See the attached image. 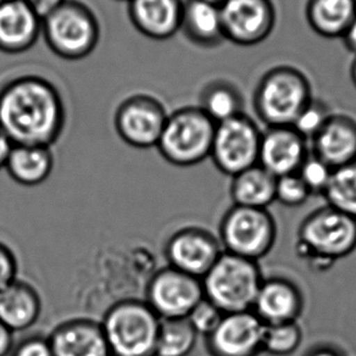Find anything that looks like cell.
<instances>
[{"label": "cell", "mask_w": 356, "mask_h": 356, "mask_svg": "<svg viewBox=\"0 0 356 356\" xmlns=\"http://www.w3.org/2000/svg\"><path fill=\"white\" fill-rule=\"evenodd\" d=\"M66 124L59 89L37 74H21L0 86V127L13 144L51 147Z\"/></svg>", "instance_id": "1"}, {"label": "cell", "mask_w": 356, "mask_h": 356, "mask_svg": "<svg viewBox=\"0 0 356 356\" xmlns=\"http://www.w3.org/2000/svg\"><path fill=\"white\" fill-rule=\"evenodd\" d=\"M294 250L309 270L326 273L356 250V218L328 205L302 218Z\"/></svg>", "instance_id": "2"}, {"label": "cell", "mask_w": 356, "mask_h": 356, "mask_svg": "<svg viewBox=\"0 0 356 356\" xmlns=\"http://www.w3.org/2000/svg\"><path fill=\"white\" fill-rule=\"evenodd\" d=\"M113 356H155L161 318L144 299L115 302L100 320Z\"/></svg>", "instance_id": "3"}, {"label": "cell", "mask_w": 356, "mask_h": 356, "mask_svg": "<svg viewBox=\"0 0 356 356\" xmlns=\"http://www.w3.org/2000/svg\"><path fill=\"white\" fill-rule=\"evenodd\" d=\"M312 100L310 81L300 70L282 65L268 70L257 82L252 105L267 127L292 126Z\"/></svg>", "instance_id": "4"}, {"label": "cell", "mask_w": 356, "mask_h": 356, "mask_svg": "<svg viewBox=\"0 0 356 356\" xmlns=\"http://www.w3.org/2000/svg\"><path fill=\"white\" fill-rule=\"evenodd\" d=\"M264 278L259 262L223 252L202 278L204 297L223 314L252 312Z\"/></svg>", "instance_id": "5"}, {"label": "cell", "mask_w": 356, "mask_h": 356, "mask_svg": "<svg viewBox=\"0 0 356 356\" xmlns=\"http://www.w3.org/2000/svg\"><path fill=\"white\" fill-rule=\"evenodd\" d=\"M42 35L56 56L70 61L82 60L99 43V21L87 4L66 0L43 17Z\"/></svg>", "instance_id": "6"}, {"label": "cell", "mask_w": 356, "mask_h": 356, "mask_svg": "<svg viewBox=\"0 0 356 356\" xmlns=\"http://www.w3.org/2000/svg\"><path fill=\"white\" fill-rule=\"evenodd\" d=\"M216 124L199 106L168 114L159 139V153L177 168H191L210 158Z\"/></svg>", "instance_id": "7"}, {"label": "cell", "mask_w": 356, "mask_h": 356, "mask_svg": "<svg viewBox=\"0 0 356 356\" xmlns=\"http://www.w3.org/2000/svg\"><path fill=\"white\" fill-rule=\"evenodd\" d=\"M218 239L223 252L260 261L277 241V223L268 209L232 205L218 225Z\"/></svg>", "instance_id": "8"}, {"label": "cell", "mask_w": 356, "mask_h": 356, "mask_svg": "<svg viewBox=\"0 0 356 356\" xmlns=\"http://www.w3.org/2000/svg\"><path fill=\"white\" fill-rule=\"evenodd\" d=\"M262 132L247 115L216 124L210 159L229 177L259 163Z\"/></svg>", "instance_id": "9"}, {"label": "cell", "mask_w": 356, "mask_h": 356, "mask_svg": "<svg viewBox=\"0 0 356 356\" xmlns=\"http://www.w3.org/2000/svg\"><path fill=\"white\" fill-rule=\"evenodd\" d=\"M204 298L200 278L168 265L154 271L144 293V300L161 320L187 318Z\"/></svg>", "instance_id": "10"}, {"label": "cell", "mask_w": 356, "mask_h": 356, "mask_svg": "<svg viewBox=\"0 0 356 356\" xmlns=\"http://www.w3.org/2000/svg\"><path fill=\"white\" fill-rule=\"evenodd\" d=\"M168 114L165 105L150 95H131L115 111L114 126L124 143L150 149L159 143Z\"/></svg>", "instance_id": "11"}, {"label": "cell", "mask_w": 356, "mask_h": 356, "mask_svg": "<svg viewBox=\"0 0 356 356\" xmlns=\"http://www.w3.org/2000/svg\"><path fill=\"white\" fill-rule=\"evenodd\" d=\"M222 252L218 236L197 225L178 228L163 245V255L168 266L200 280L210 271Z\"/></svg>", "instance_id": "12"}, {"label": "cell", "mask_w": 356, "mask_h": 356, "mask_svg": "<svg viewBox=\"0 0 356 356\" xmlns=\"http://www.w3.org/2000/svg\"><path fill=\"white\" fill-rule=\"evenodd\" d=\"M220 13L225 40L241 47L260 44L276 26L273 0H225Z\"/></svg>", "instance_id": "13"}, {"label": "cell", "mask_w": 356, "mask_h": 356, "mask_svg": "<svg viewBox=\"0 0 356 356\" xmlns=\"http://www.w3.org/2000/svg\"><path fill=\"white\" fill-rule=\"evenodd\" d=\"M265 323L252 312L225 314L218 326L204 338L210 356H259Z\"/></svg>", "instance_id": "14"}, {"label": "cell", "mask_w": 356, "mask_h": 356, "mask_svg": "<svg viewBox=\"0 0 356 356\" xmlns=\"http://www.w3.org/2000/svg\"><path fill=\"white\" fill-rule=\"evenodd\" d=\"M305 309L302 288L291 278H264L252 312L265 325L298 322Z\"/></svg>", "instance_id": "15"}, {"label": "cell", "mask_w": 356, "mask_h": 356, "mask_svg": "<svg viewBox=\"0 0 356 356\" xmlns=\"http://www.w3.org/2000/svg\"><path fill=\"white\" fill-rule=\"evenodd\" d=\"M307 142L292 126L267 127L262 132L257 165L276 178L297 173L309 155Z\"/></svg>", "instance_id": "16"}, {"label": "cell", "mask_w": 356, "mask_h": 356, "mask_svg": "<svg viewBox=\"0 0 356 356\" xmlns=\"http://www.w3.org/2000/svg\"><path fill=\"white\" fill-rule=\"evenodd\" d=\"M48 337L54 356H113L102 322L95 318H69Z\"/></svg>", "instance_id": "17"}, {"label": "cell", "mask_w": 356, "mask_h": 356, "mask_svg": "<svg viewBox=\"0 0 356 356\" xmlns=\"http://www.w3.org/2000/svg\"><path fill=\"white\" fill-rule=\"evenodd\" d=\"M42 20L26 1L0 3V51L10 55L29 51L42 35Z\"/></svg>", "instance_id": "18"}, {"label": "cell", "mask_w": 356, "mask_h": 356, "mask_svg": "<svg viewBox=\"0 0 356 356\" xmlns=\"http://www.w3.org/2000/svg\"><path fill=\"white\" fill-rule=\"evenodd\" d=\"M127 4L131 24L150 40H170L181 31L184 0H129Z\"/></svg>", "instance_id": "19"}, {"label": "cell", "mask_w": 356, "mask_h": 356, "mask_svg": "<svg viewBox=\"0 0 356 356\" xmlns=\"http://www.w3.org/2000/svg\"><path fill=\"white\" fill-rule=\"evenodd\" d=\"M312 154L330 168L356 161V120L346 114H332L312 140Z\"/></svg>", "instance_id": "20"}, {"label": "cell", "mask_w": 356, "mask_h": 356, "mask_svg": "<svg viewBox=\"0 0 356 356\" xmlns=\"http://www.w3.org/2000/svg\"><path fill=\"white\" fill-rule=\"evenodd\" d=\"M40 314L42 298L30 282L17 278L0 292V321L14 333L35 325Z\"/></svg>", "instance_id": "21"}, {"label": "cell", "mask_w": 356, "mask_h": 356, "mask_svg": "<svg viewBox=\"0 0 356 356\" xmlns=\"http://www.w3.org/2000/svg\"><path fill=\"white\" fill-rule=\"evenodd\" d=\"M181 31L193 44L216 48L226 40L220 6L208 0H184Z\"/></svg>", "instance_id": "22"}, {"label": "cell", "mask_w": 356, "mask_h": 356, "mask_svg": "<svg viewBox=\"0 0 356 356\" xmlns=\"http://www.w3.org/2000/svg\"><path fill=\"white\" fill-rule=\"evenodd\" d=\"M4 168L11 179L21 186L35 187L44 184L54 168L51 147L14 144Z\"/></svg>", "instance_id": "23"}, {"label": "cell", "mask_w": 356, "mask_h": 356, "mask_svg": "<svg viewBox=\"0 0 356 356\" xmlns=\"http://www.w3.org/2000/svg\"><path fill=\"white\" fill-rule=\"evenodd\" d=\"M356 16L355 0H307L305 17L317 35L341 38Z\"/></svg>", "instance_id": "24"}, {"label": "cell", "mask_w": 356, "mask_h": 356, "mask_svg": "<svg viewBox=\"0 0 356 356\" xmlns=\"http://www.w3.org/2000/svg\"><path fill=\"white\" fill-rule=\"evenodd\" d=\"M231 178L229 194L233 205L268 209L276 202L277 178L260 165H255Z\"/></svg>", "instance_id": "25"}, {"label": "cell", "mask_w": 356, "mask_h": 356, "mask_svg": "<svg viewBox=\"0 0 356 356\" xmlns=\"http://www.w3.org/2000/svg\"><path fill=\"white\" fill-rule=\"evenodd\" d=\"M199 108L218 124L243 113L242 95L232 83L213 81L202 90Z\"/></svg>", "instance_id": "26"}, {"label": "cell", "mask_w": 356, "mask_h": 356, "mask_svg": "<svg viewBox=\"0 0 356 356\" xmlns=\"http://www.w3.org/2000/svg\"><path fill=\"white\" fill-rule=\"evenodd\" d=\"M198 337L188 318L161 320L155 356H188Z\"/></svg>", "instance_id": "27"}, {"label": "cell", "mask_w": 356, "mask_h": 356, "mask_svg": "<svg viewBox=\"0 0 356 356\" xmlns=\"http://www.w3.org/2000/svg\"><path fill=\"white\" fill-rule=\"evenodd\" d=\"M323 198L328 207L356 218V161L333 170Z\"/></svg>", "instance_id": "28"}, {"label": "cell", "mask_w": 356, "mask_h": 356, "mask_svg": "<svg viewBox=\"0 0 356 356\" xmlns=\"http://www.w3.org/2000/svg\"><path fill=\"white\" fill-rule=\"evenodd\" d=\"M302 328L298 322L265 325L262 337V354L271 356H289L302 343Z\"/></svg>", "instance_id": "29"}, {"label": "cell", "mask_w": 356, "mask_h": 356, "mask_svg": "<svg viewBox=\"0 0 356 356\" xmlns=\"http://www.w3.org/2000/svg\"><path fill=\"white\" fill-rule=\"evenodd\" d=\"M331 109L321 100L314 99L300 111L293 122V129L307 140H312L331 118Z\"/></svg>", "instance_id": "30"}, {"label": "cell", "mask_w": 356, "mask_h": 356, "mask_svg": "<svg viewBox=\"0 0 356 356\" xmlns=\"http://www.w3.org/2000/svg\"><path fill=\"white\" fill-rule=\"evenodd\" d=\"M312 194L298 173L277 178L276 202L287 208H298L307 203Z\"/></svg>", "instance_id": "31"}, {"label": "cell", "mask_w": 356, "mask_h": 356, "mask_svg": "<svg viewBox=\"0 0 356 356\" xmlns=\"http://www.w3.org/2000/svg\"><path fill=\"white\" fill-rule=\"evenodd\" d=\"M332 172L333 168L312 153L307 155L297 173L312 194L323 195L327 186L330 184Z\"/></svg>", "instance_id": "32"}, {"label": "cell", "mask_w": 356, "mask_h": 356, "mask_svg": "<svg viewBox=\"0 0 356 356\" xmlns=\"http://www.w3.org/2000/svg\"><path fill=\"white\" fill-rule=\"evenodd\" d=\"M223 314L216 305L209 302L207 298H204L193 312L189 314L188 321L193 326L199 336L208 337L213 333V330L218 326V323L222 320Z\"/></svg>", "instance_id": "33"}, {"label": "cell", "mask_w": 356, "mask_h": 356, "mask_svg": "<svg viewBox=\"0 0 356 356\" xmlns=\"http://www.w3.org/2000/svg\"><path fill=\"white\" fill-rule=\"evenodd\" d=\"M9 356H54L49 337L33 333L15 341Z\"/></svg>", "instance_id": "34"}, {"label": "cell", "mask_w": 356, "mask_h": 356, "mask_svg": "<svg viewBox=\"0 0 356 356\" xmlns=\"http://www.w3.org/2000/svg\"><path fill=\"white\" fill-rule=\"evenodd\" d=\"M19 262L15 252L6 243L0 242V292L17 280Z\"/></svg>", "instance_id": "35"}, {"label": "cell", "mask_w": 356, "mask_h": 356, "mask_svg": "<svg viewBox=\"0 0 356 356\" xmlns=\"http://www.w3.org/2000/svg\"><path fill=\"white\" fill-rule=\"evenodd\" d=\"M302 356H346L341 346L333 343H317L309 348Z\"/></svg>", "instance_id": "36"}, {"label": "cell", "mask_w": 356, "mask_h": 356, "mask_svg": "<svg viewBox=\"0 0 356 356\" xmlns=\"http://www.w3.org/2000/svg\"><path fill=\"white\" fill-rule=\"evenodd\" d=\"M14 346H15L14 332L0 321V356L10 355Z\"/></svg>", "instance_id": "37"}, {"label": "cell", "mask_w": 356, "mask_h": 356, "mask_svg": "<svg viewBox=\"0 0 356 356\" xmlns=\"http://www.w3.org/2000/svg\"><path fill=\"white\" fill-rule=\"evenodd\" d=\"M65 1L66 0H32L30 6L43 19L45 16L49 15L50 13L54 11L56 8H59Z\"/></svg>", "instance_id": "38"}, {"label": "cell", "mask_w": 356, "mask_h": 356, "mask_svg": "<svg viewBox=\"0 0 356 356\" xmlns=\"http://www.w3.org/2000/svg\"><path fill=\"white\" fill-rule=\"evenodd\" d=\"M14 144L11 142L8 134L4 132V129L0 127V170L6 168V160L9 158L11 149Z\"/></svg>", "instance_id": "39"}, {"label": "cell", "mask_w": 356, "mask_h": 356, "mask_svg": "<svg viewBox=\"0 0 356 356\" xmlns=\"http://www.w3.org/2000/svg\"><path fill=\"white\" fill-rule=\"evenodd\" d=\"M341 40L344 42L346 49L356 56V16L351 21L350 25L348 26Z\"/></svg>", "instance_id": "40"}, {"label": "cell", "mask_w": 356, "mask_h": 356, "mask_svg": "<svg viewBox=\"0 0 356 356\" xmlns=\"http://www.w3.org/2000/svg\"><path fill=\"white\" fill-rule=\"evenodd\" d=\"M350 79L356 88V56L354 58V61H353V64L350 66Z\"/></svg>", "instance_id": "41"}, {"label": "cell", "mask_w": 356, "mask_h": 356, "mask_svg": "<svg viewBox=\"0 0 356 356\" xmlns=\"http://www.w3.org/2000/svg\"><path fill=\"white\" fill-rule=\"evenodd\" d=\"M208 1H210V3H213V4H218V6H220L221 3H223L225 0H208Z\"/></svg>", "instance_id": "42"}, {"label": "cell", "mask_w": 356, "mask_h": 356, "mask_svg": "<svg viewBox=\"0 0 356 356\" xmlns=\"http://www.w3.org/2000/svg\"><path fill=\"white\" fill-rule=\"evenodd\" d=\"M3 1H6V0H0V3H3Z\"/></svg>", "instance_id": "43"}, {"label": "cell", "mask_w": 356, "mask_h": 356, "mask_svg": "<svg viewBox=\"0 0 356 356\" xmlns=\"http://www.w3.org/2000/svg\"><path fill=\"white\" fill-rule=\"evenodd\" d=\"M124 1H129V0H124Z\"/></svg>", "instance_id": "44"}, {"label": "cell", "mask_w": 356, "mask_h": 356, "mask_svg": "<svg viewBox=\"0 0 356 356\" xmlns=\"http://www.w3.org/2000/svg\"><path fill=\"white\" fill-rule=\"evenodd\" d=\"M355 3H356V0H355Z\"/></svg>", "instance_id": "45"}]
</instances>
